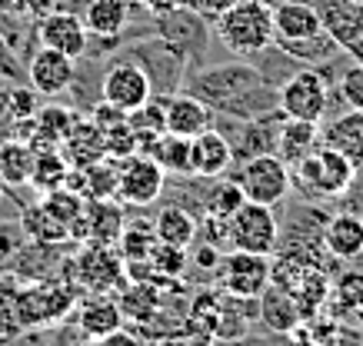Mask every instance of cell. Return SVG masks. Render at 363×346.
Masks as SVG:
<instances>
[{"instance_id": "obj_45", "label": "cell", "mask_w": 363, "mask_h": 346, "mask_svg": "<svg viewBox=\"0 0 363 346\" xmlns=\"http://www.w3.org/2000/svg\"><path fill=\"white\" fill-rule=\"evenodd\" d=\"M23 11H30V17H47L50 11H57V0H23Z\"/></svg>"}, {"instance_id": "obj_30", "label": "cell", "mask_w": 363, "mask_h": 346, "mask_svg": "<svg viewBox=\"0 0 363 346\" xmlns=\"http://www.w3.org/2000/svg\"><path fill=\"white\" fill-rule=\"evenodd\" d=\"M67 173H70V163L64 160L60 146H54V150H37V154H33L30 187L37 193H50V190H57V187H64Z\"/></svg>"}, {"instance_id": "obj_13", "label": "cell", "mask_w": 363, "mask_h": 346, "mask_svg": "<svg viewBox=\"0 0 363 346\" xmlns=\"http://www.w3.org/2000/svg\"><path fill=\"white\" fill-rule=\"evenodd\" d=\"M40 27H37V37H40V47H50V50H60V54L74 57H87L90 50V30L84 27L77 13L70 11H50L47 17H40Z\"/></svg>"}, {"instance_id": "obj_38", "label": "cell", "mask_w": 363, "mask_h": 346, "mask_svg": "<svg viewBox=\"0 0 363 346\" xmlns=\"http://www.w3.org/2000/svg\"><path fill=\"white\" fill-rule=\"evenodd\" d=\"M333 300L347 313L363 310V270H343L333 283Z\"/></svg>"}, {"instance_id": "obj_5", "label": "cell", "mask_w": 363, "mask_h": 346, "mask_svg": "<svg viewBox=\"0 0 363 346\" xmlns=\"http://www.w3.org/2000/svg\"><path fill=\"white\" fill-rule=\"evenodd\" d=\"M237 187H240L243 200L277 207L280 200H286L294 180H290V167L277 154H257L243 160L240 173H237Z\"/></svg>"}, {"instance_id": "obj_20", "label": "cell", "mask_w": 363, "mask_h": 346, "mask_svg": "<svg viewBox=\"0 0 363 346\" xmlns=\"http://www.w3.org/2000/svg\"><path fill=\"white\" fill-rule=\"evenodd\" d=\"M320 144L333 146L357 170H363V110H347L320 130Z\"/></svg>"}, {"instance_id": "obj_22", "label": "cell", "mask_w": 363, "mask_h": 346, "mask_svg": "<svg viewBox=\"0 0 363 346\" xmlns=\"http://www.w3.org/2000/svg\"><path fill=\"white\" fill-rule=\"evenodd\" d=\"M74 313H77L80 333L87 336V340H104V336L123 330L121 306H117L113 300H107V296H100V293H94L87 303L74 306Z\"/></svg>"}, {"instance_id": "obj_7", "label": "cell", "mask_w": 363, "mask_h": 346, "mask_svg": "<svg viewBox=\"0 0 363 346\" xmlns=\"http://www.w3.org/2000/svg\"><path fill=\"white\" fill-rule=\"evenodd\" d=\"M270 273H274V260L264 253H247V250H230L227 257H220V267H217L220 290L240 300H257L267 290Z\"/></svg>"}, {"instance_id": "obj_17", "label": "cell", "mask_w": 363, "mask_h": 346, "mask_svg": "<svg viewBox=\"0 0 363 346\" xmlns=\"http://www.w3.org/2000/svg\"><path fill=\"white\" fill-rule=\"evenodd\" d=\"M60 154H64V160L70 163L74 170H84V167H94L97 160H104L107 156V150H104V134H100V127L94 120H74L70 123V130H67V137L60 140Z\"/></svg>"}, {"instance_id": "obj_9", "label": "cell", "mask_w": 363, "mask_h": 346, "mask_svg": "<svg viewBox=\"0 0 363 346\" xmlns=\"http://www.w3.org/2000/svg\"><path fill=\"white\" fill-rule=\"evenodd\" d=\"M167 187V173L150 154H130L117 170V197L130 207H150L160 200Z\"/></svg>"}, {"instance_id": "obj_42", "label": "cell", "mask_w": 363, "mask_h": 346, "mask_svg": "<svg viewBox=\"0 0 363 346\" xmlns=\"http://www.w3.org/2000/svg\"><path fill=\"white\" fill-rule=\"evenodd\" d=\"M237 0H194V11L200 13V17H210V21H217L223 11H230Z\"/></svg>"}, {"instance_id": "obj_24", "label": "cell", "mask_w": 363, "mask_h": 346, "mask_svg": "<svg viewBox=\"0 0 363 346\" xmlns=\"http://www.w3.org/2000/svg\"><path fill=\"white\" fill-rule=\"evenodd\" d=\"M133 7L127 0H87L84 7V27L90 37H121L130 23Z\"/></svg>"}, {"instance_id": "obj_2", "label": "cell", "mask_w": 363, "mask_h": 346, "mask_svg": "<svg viewBox=\"0 0 363 346\" xmlns=\"http://www.w3.org/2000/svg\"><path fill=\"white\" fill-rule=\"evenodd\" d=\"M290 180L307 200H340L357 180V167L333 146L317 144L303 160L290 167Z\"/></svg>"}, {"instance_id": "obj_39", "label": "cell", "mask_w": 363, "mask_h": 346, "mask_svg": "<svg viewBox=\"0 0 363 346\" xmlns=\"http://www.w3.org/2000/svg\"><path fill=\"white\" fill-rule=\"evenodd\" d=\"M100 134H104V150L113 160H123V156L137 154V134H133V127H130V117H123L113 127H104Z\"/></svg>"}, {"instance_id": "obj_19", "label": "cell", "mask_w": 363, "mask_h": 346, "mask_svg": "<svg viewBox=\"0 0 363 346\" xmlns=\"http://www.w3.org/2000/svg\"><path fill=\"white\" fill-rule=\"evenodd\" d=\"M123 210L113 200H87L84 207V246H113L121 240Z\"/></svg>"}, {"instance_id": "obj_32", "label": "cell", "mask_w": 363, "mask_h": 346, "mask_svg": "<svg viewBox=\"0 0 363 346\" xmlns=\"http://www.w3.org/2000/svg\"><path fill=\"white\" fill-rule=\"evenodd\" d=\"M40 207H44L50 217H57L60 224L70 230V243H74V226L80 224V217H84V207H87V200L80 197V193L67 190V187H57V190L50 193H40Z\"/></svg>"}, {"instance_id": "obj_34", "label": "cell", "mask_w": 363, "mask_h": 346, "mask_svg": "<svg viewBox=\"0 0 363 346\" xmlns=\"http://www.w3.org/2000/svg\"><path fill=\"white\" fill-rule=\"evenodd\" d=\"M147 263L154 267V273H160V279L170 277H184L190 267V250H184V246H170V243H160L157 240L154 250H150V257H147Z\"/></svg>"}, {"instance_id": "obj_29", "label": "cell", "mask_w": 363, "mask_h": 346, "mask_svg": "<svg viewBox=\"0 0 363 346\" xmlns=\"http://www.w3.org/2000/svg\"><path fill=\"white\" fill-rule=\"evenodd\" d=\"M274 47H280L286 57H294V60H300V64H327V60H333L337 54H343L340 44L333 40L327 30H320V34L313 37H303V40H274Z\"/></svg>"}, {"instance_id": "obj_4", "label": "cell", "mask_w": 363, "mask_h": 346, "mask_svg": "<svg viewBox=\"0 0 363 346\" xmlns=\"http://www.w3.org/2000/svg\"><path fill=\"white\" fill-rule=\"evenodd\" d=\"M330 103V83L317 67H303L284 80V87L277 90V107L290 120L320 123L327 117Z\"/></svg>"}, {"instance_id": "obj_33", "label": "cell", "mask_w": 363, "mask_h": 346, "mask_svg": "<svg viewBox=\"0 0 363 346\" xmlns=\"http://www.w3.org/2000/svg\"><path fill=\"white\" fill-rule=\"evenodd\" d=\"M121 313L123 320H133V323H147V320H154L157 310H160V300H157V293L150 290V283H130L121 296Z\"/></svg>"}, {"instance_id": "obj_40", "label": "cell", "mask_w": 363, "mask_h": 346, "mask_svg": "<svg viewBox=\"0 0 363 346\" xmlns=\"http://www.w3.org/2000/svg\"><path fill=\"white\" fill-rule=\"evenodd\" d=\"M333 83H337V97L347 110H363V64L343 67V74Z\"/></svg>"}, {"instance_id": "obj_27", "label": "cell", "mask_w": 363, "mask_h": 346, "mask_svg": "<svg viewBox=\"0 0 363 346\" xmlns=\"http://www.w3.org/2000/svg\"><path fill=\"white\" fill-rule=\"evenodd\" d=\"M21 230H23V236L33 240L37 246H64V243H70V230H67L57 217H50L40 203H33V207L23 210Z\"/></svg>"}, {"instance_id": "obj_26", "label": "cell", "mask_w": 363, "mask_h": 346, "mask_svg": "<svg viewBox=\"0 0 363 346\" xmlns=\"http://www.w3.org/2000/svg\"><path fill=\"white\" fill-rule=\"evenodd\" d=\"M197 220L194 213L184 210V207H164V210L154 217V236L160 243H170V246H184L190 250L194 240H197Z\"/></svg>"}, {"instance_id": "obj_28", "label": "cell", "mask_w": 363, "mask_h": 346, "mask_svg": "<svg viewBox=\"0 0 363 346\" xmlns=\"http://www.w3.org/2000/svg\"><path fill=\"white\" fill-rule=\"evenodd\" d=\"M33 170V146L27 140L0 144V183L4 187H27Z\"/></svg>"}, {"instance_id": "obj_8", "label": "cell", "mask_w": 363, "mask_h": 346, "mask_svg": "<svg viewBox=\"0 0 363 346\" xmlns=\"http://www.w3.org/2000/svg\"><path fill=\"white\" fill-rule=\"evenodd\" d=\"M77 306V290L64 287V283H33V287H21V323L23 330L33 326H50L57 320H64L67 313H74Z\"/></svg>"}, {"instance_id": "obj_46", "label": "cell", "mask_w": 363, "mask_h": 346, "mask_svg": "<svg viewBox=\"0 0 363 346\" xmlns=\"http://www.w3.org/2000/svg\"><path fill=\"white\" fill-rule=\"evenodd\" d=\"M0 200H4V183H0Z\"/></svg>"}, {"instance_id": "obj_44", "label": "cell", "mask_w": 363, "mask_h": 346, "mask_svg": "<svg viewBox=\"0 0 363 346\" xmlns=\"http://www.w3.org/2000/svg\"><path fill=\"white\" fill-rule=\"evenodd\" d=\"M87 346H143V343L133 333H127V330H117V333L104 336V340H90Z\"/></svg>"}, {"instance_id": "obj_43", "label": "cell", "mask_w": 363, "mask_h": 346, "mask_svg": "<svg viewBox=\"0 0 363 346\" xmlns=\"http://www.w3.org/2000/svg\"><path fill=\"white\" fill-rule=\"evenodd\" d=\"M140 4L150 13H157V17H164L170 11H180V7H194V0H140Z\"/></svg>"}, {"instance_id": "obj_23", "label": "cell", "mask_w": 363, "mask_h": 346, "mask_svg": "<svg viewBox=\"0 0 363 346\" xmlns=\"http://www.w3.org/2000/svg\"><path fill=\"white\" fill-rule=\"evenodd\" d=\"M260 300V316H264V326L274 330V333H294L300 323H303V313H300L297 300L277 287V283H267V290L257 296Z\"/></svg>"}, {"instance_id": "obj_16", "label": "cell", "mask_w": 363, "mask_h": 346, "mask_svg": "<svg viewBox=\"0 0 363 346\" xmlns=\"http://www.w3.org/2000/svg\"><path fill=\"white\" fill-rule=\"evenodd\" d=\"M210 127H213V110H210L207 103L197 100L187 90L170 93V100H167V134L194 140V137H200Z\"/></svg>"}, {"instance_id": "obj_6", "label": "cell", "mask_w": 363, "mask_h": 346, "mask_svg": "<svg viewBox=\"0 0 363 346\" xmlns=\"http://www.w3.org/2000/svg\"><path fill=\"white\" fill-rule=\"evenodd\" d=\"M227 240H230L233 250L270 257L277 250V243H280V224L274 217V207L243 200L240 210L227 220Z\"/></svg>"}, {"instance_id": "obj_25", "label": "cell", "mask_w": 363, "mask_h": 346, "mask_svg": "<svg viewBox=\"0 0 363 346\" xmlns=\"http://www.w3.org/2000/svg\"><path fill=\"white\" fill-rule=\"evenodd\" d=\"M317 144H320V123L290 120V117H286V120L280 123V130H277L274 154L284 160L286 167H294V163L303 160V156H307Z\"/></svg>"}, {"instance_id": "obj_48", "label": "cell", "mask_w": 363, "mask_h": 346, "mask_svg": "<svg viewBox=\"0 0 363 346\" xmlns=\"http://www.w3.org/2000/svg\"><path fill=\"white\" fill-rule=\"evenodd\" d=\"M127 4H133V0H127Z\"/></svg>"}, {"instance_id": "obj_36", "label": "cell", "mask_w": 363, "mask_h": 346, "mask_svg": "<svg viewBox=\"0 0 363 346\" xmlns=\"http://www.w3.org/2000/svg\"><path fill=\"white\" fill-rule=\"evenodd\" d=\"M121 250H123V260L133 263V260H147L150 250H154L157 236H154V224H133V226H123L121 233Z\"/></svg>"}, {"instance_id": "obj_15", "label": "cell", "mask_w": 363, "mask_h": 346, "mask_svg": "<svg viewBox=\"0 0 363 346\" xmlns=\"http://www.w3.org/2000/svg\"><path fill=\"white\" fill-rule=\"evenodd\" d=\"M230 163H233V146L217 127H210V130H203L200 137L190 140V173L194 177L217 180L227 173Z\"/></svg>"}, {"instance_id": "obj_1", "label": "cell", "mask_w": 363, "mask_h": 346, "mask_svg": "<svg viewBox=\"0 0 363 346\" xmlns=\"http://www.w3.org/2000/svg\"><path fill=\"white\" fill-rule=\"evenodd\" d=\"M184 90L203 100L213 113H230L237 120H253L277 107V93L267 87L264 74L240 60L200 70L187 80Z\"/></svg>"}, {"instance_id": "obj_18", "label": "cell", "mask_w": 363, "mask_h": 346, "mask_svg": "<svg viewBox=\"0 0 363 346\" xmlns=\"http://www.w3.org/2000/svg\"><path fill=\"white\" fill-rule=\"evenodd\" d=\"M323 30L313 0H280L274 7V40H303Z\"/></svg>"}, {"instance_id": "obj_3", "label": "cell", "mask_w": 363, "mask_h": 346, "mask_svg": "<svg viewBox=\"0 0 363 346\" xmlns=\"http://www.w3.org/2000/svg\"><path fill=\"white\" fill-rule=\"evenodd\" d=\"M217 40L230 54L253 57L274 47V7L270 0H237L217 17Z\"/></svg>"}, {"instance_id": "obj_21", "label": "cell", "mask_w": 363, "mask_h": 346, "mask_svg": "<svg viewBox=\"0 0 363 346\" xmlns=\"http://www.w3.org/2000/svg\"><path fill=\"white\" fill-rule=\"evenodd\" d=\"M323 246L333 260L363 257V217L357 213H337L323 226Z\"/></svg>"}, {"instance_id": "obj_47", "label": "cell", "mask_w": 363, "mask_h": 346, "mask_svg": "<svg viewBox=\"0 0 363 346\" xmlns=\"http://www.w3.org/2000/svg\"><path fill=\"white\" fill-rule=\"evenodd\" d=\"M357 4H363V0H357Z\"/></svg>"}, {"instance_id": "obj_10", "label": "cell", "mask_w": 363, "mask_h": 346, "mask_svg": "<svg viewBox=\"0 0 363 346\" xmlns=\"http://www.w3.org/2000/svg\"><path fill=\"white\" fill-rule=\"evenodd\" d=\"M100 97L113 107H121L123 113H133L137 107L154 97V83L147 77V70L137 60H121L113 67L104 70L100 77Z\"/></svg>"}, {"instance_id": "obj_37", "label": "cell", "mask_w": 363, "mask_h": 346, "mask_svg": "<svg viewBox=\"0 0 363 346\" xmlns=\"http://www.w3.org/2000/svg\"><path fill=\"white\" fill-rule=\"evenodd\" d=\"M240 203H243V193H240V187H237V180H223V183H217L213 193L207 197V217L227 224L233 213L240 210Z\"/></svg>"}, {"instance_id": "obj_31", "label": "cell", "mask_w": 363, "mask_h": 346, "mask_svg": "<svg viewBox=\"0 0 363 346\" xmlns=\"http://www.w3.org/2000/svg\"><path fill=\"white\" fill-rule=\"evenodd\" d=\"M147 154L154 156L164 173H174V177H187L190 173V140L187 137H177V134H160L150 144ZM194 177V173H190Z\"/></svg>"}, {"instance_id": "obj_35", "label": "cell", "mask_w": 363, "mask_h": 346, "mask_svg": "<svg viewBox=\"0 0 363 346\" xmlns=\"http://www.w3.org/2000/svg\"><path fill=\"white\" fill-rule=\"evenodd\" d=\"M23 333L21 323V287L13 279L0 283V340H11V336Z\"/></svg>"}, {"instance_id": "obj_41", "label": "cell", "mask_w": 363, "mask_h": 346, "mask_svg": "<svg viewBox=\"0 0 363 346\" xmlns=\"http://www.w3.org/2000/svg\"><path fill=\"white\" fill-rule=\"evenodd\" d=\"M37 90H13V93H7V103H11V117L13 120H33L37 117Z\"/></svg>"}, {"instance_id": "obj_12", "label": "cell", "mask_w": 363, "mask_h": 346, "mask_svg": "<svg viewBox=\"0 0 363 346\" xmlns=\"http://www.w3.org/2000/svg\"><path fill=\"white\" fill-rule=\"evenodd\" d=\"M27 80H30V90H37L40 97H60L77 80V60L60 50L40 47L27 64Z\"/></svg>"}, {"instance_id": "obj_14", "label": "cell", "mask_w": 363, "mask_h": 346, "mask_svg": "<svg viewBox=\"0 0 363 346\" xmlns=\"http://www.w3.org/2000/svg\"><path fill=\"white\" fill-rule=\"evenodd\" d=\"M74 273H77V287L100 296L113 287H123V260L113 257L111 246H84L74 263Z\"/></svg>"}, {"instance_id": "obj_11", "label": "cell", "mask_w": 363, "mask_h": 346, "mask_svg": "<svg viewBox=\"0 0 363 346\" xmlns=\"http://www.w3.org/2000/svg\"><path fill=\"white\" fill-rule=\"evenodd\" d=\"M323 30L340 44L343 54H353L363 64V4L357 0H313Z\"/></svg>"}]
</instances>
